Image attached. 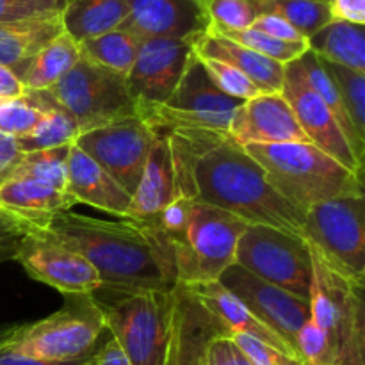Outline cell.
I'll use <instances>...</instances> for the list:
<instances>
[{"mask_svg": "<svg viewBox=\"0 0 365 365\" xmlns=\"http://www.w3.org/2000/svg\"><path fill=\"white\" fill-rule=\"evenodd\" d=\"M48 93L71 114L81 134L138 116L127 78L84 56Z\"/></svg>", "mask_w": 365, "mask_h": 365, "instance_id": "obj_8", "label": "cell"}, {"mask_svg": "<svg viewBox=\"0 0 365 365\" xmlns=\"http://www.w3.org/2000/svg\"><path fill=\"white\" fill-rule=\"evenodd\" d=\"M250 225L241 217L205 203H192L184 232L171 248L175 253L177 284L202 285L220 280L227 267L235 264L241 235Z\"/></svg>", "mask_w": 365, "mask_h": 365, "instance_id": "obj_7", "label": "cell"}, {"mask_svg": "<svg viewBox=\"0 0 365 365\" xmlns=\"http://www.w3.org/2000/svg\"><path fill=\"white\" fill-rule=\"evenodd\" d=\"M232 331L192 294L177 284L171 291L170 365H209L214 339Z\"/></svg>", "mask_w": 365, "mask_h": 365, "instance_id": "obj_17", "label": "cell"}, {"mask_svg": "<svg viewBox=\"0 0 365 365\" xmlns=\"http://www.w3.org/2000/svg\"><path fill=\"white\" fill-rule=\"evenodd\" d=\"M71 145L24 153L20 163L16 164V168H14L11 175L13 177L36 178V180L45 182V184L52 185V187L66 191L68 155H70Z\"/></svg>", "mask_w": 365, "mask_h": 365, "instance_id": "obj_33", "label": "cell"}, {"mask_svg": "<svg viewBox=\"0 0 365 365\" xmlns=\"http://www.w3.org/2000/svg\"><path fill=\"white\" fill-rule=\"evenodd\" d=\"M310 52L328 63L365 73V36L362 25L330 20L307 39Z\"/></svg>", "mask_w": 365, "mask_h": 365, "instance_id": "obj_28", "label": "cell"}, {"mask_svg": "<svg viewBox=\"0 0 365 365\" xmlns=\"http://www.w3.org/2000/svg\"><path fill=\"white\" fill-rule=\"evenodd\" d=\"M63 32L61 14L0 24V64L21 82L34 57Z\"/></svg>", "mask_w": 365, "mask_h": 365, "instance_id": "obj_23", "label": "cell"}, {"mask_svg": "<svg viewBox=\"0 0 365 365\" xmlns=\"http://www.w3.org/2000/svg\"><path fill=\"white\" fill-rule=\"evenodd\" d=\"M257 31L264 32V34L271 36L274 39H280V41L287 43H307V39L292 27L289 21H285L284 18L277 16V14H260L255 20V24L252 25Z\"/></svg>", "mask_w": 365, "mask_h": 365, "instance_id": "obj_42", "label": "cell"}, {"mask_svg": "<svg viewBox=\"0 0 365 365\" xmlns=\"http://www.w3.org/2000/svg\"><path fill=\"white\" fill-rule=\"evenodd\" d=\"M27 232L25 223L0 210V262L14 259L18 242Z\"/></svg>", "mask_w": 365, "mask_h": 365, "instance_id": "obj_41", "label": "cell"}, {"mask_svg": "<svg viewBox=\"0 0 365 365\" xmlns=\"http://www.w3.org/2000/svg\"><path fill=\"white\" fill-rule=\"evenodd\" d=\"M207 31H210V29H207ZM212 32L225 36V38L246 46V48L253 50V52L260 53V56L269 57V59L277 61V63L280 64L292 63V61L299 59V57L309 50V45H307V43L280 41V39L271 38V36L264 34V32L257 31V29L253 27L241 29V31H212Z\"/></svg>", "mask_w": 365, "mask_h": 365, "instance_id": "obj_35", "label": "cell"}, {"mask_svg": "<svg viewBox=\"0 0 365 365\" xmlns=\"http://www.w3.org/2000/svg\"><path fill=\"white\" fill-rule=\"evenodd\" d=\"M171 291L100 285L91 292L130 365H170Z\"/></svg>", "mask_w": 365, "mask_h": 365, "instance_id": "obj_4", "label": "cell"}, {"mask_svg": "<svg viewBox=\"0 0 365 365\" xmlns=\"http://www.w3.org/2000/svg\"><path fill=\"white\" fill-rule=\"evenodd\" d=\"M66 191L29 177H7L0 182V210L21 223L36 225L75 207Z\"/></svg>", "mask_w": 365, "mask_h": 365, "instance_id": "obj_22", "label": "cell"}, {"mask_svg": "<svg viewBox=\"0 0 365 365\" xmlns=\"http://www.w3.org/2000/svg\"><path fill=\"white\" fill-rule=\"evenodd\" d=\"M230 339L255 365H299L302 364L299 360L291 359V356L284 355V353L278 351V349L271 348V346L264 344V342L257 341V339L250 337V335L246 334H232Z\"/></svg>", "mask_w": 365, "mask_h": 365, "instance_id": "obj_40", "label": "cell"}, {"mask_svg": "<svg viewBox=\"0 0 365 365\" xmlns=\"http://www.w3.org/2000/svg\"><path fill=\"white\" fill-rule=\"evenodd\" d=\"M217 282L260 323L274 331L298 359L296 337L303 324L310 319V299L298 298L269 282L260 280L237 264L227 267Z\"/></svg>", "mask_w": 365, "mask_h": 365, "instance_id": "obj_14", "label": "cell"}, {"mask_svg": "<svg viewBox=\"0 0 365 365\" xmlns=\"http://www.w3.org/2000/svg\"><path fill=\"white\" fill-rule=\"evenodd\" d=\"M228 135L241 146L309 143L282 93H264L242 102L232 118Z\"/></svg>", "mask_w": 365, "mask_h": 365, "instance_id": "obj_18", "label": "cell"}, {"mask_svg": "<svg viewBox=\"0 0 365 365\" xmlns=\"http://www.w3.org/2000/svg\"><path fill=\"white\" fill-rule=\"evenodd\" d=\"M298 61L299 64H302L303 75H305L309 86L314 89V93H316V95L327 103L330 113L334 114V118L337 120L341 130L344 132V135L348 138L355 155L364 163L365 141H362V139L359 138V134H356L355 128H353V123L351 120H349L348 113H346L344 103H342L341 96H339L337 88H335L334 81H331L330 75L327 73V70H324L323 64H321L319 57H317L314 52H310V50H307Z\"/></svg>", "mask_w": 365, "mask_h": 365, "instance_id": "obj_31", "label": "cell"}, {"mask_svg": "<svg viewBox=\"0 0 365 365\" xmlns=\"http://www.w3.org/2000/svg\"><path fill=\"white\" fill-rule=\"evenodd\" d=\"M235 264L298 298L310 299L312 255L307 241L277 228L250 225L241 235Z\"/></svg>", "mask_w": 365, "mask_h": 365, "instance_id": "obj_10", "label": "cell"}, {"mask_svg": "<svg viewBox=\"0 0 365 365\" xmlns=\"http://www.w3.org/2000/svg\"><path fill=\"white\" fill-rule=\"evenodd\" d=\"M91 360H89V362H91ZM86 364L88 362H75V364L46 362V360L32 359V356L24 355V353L14 351V349L7 348V346L0 344V365H86Z\"/></svg>", "mask_w": 365, "mask_h": 365, "instance_id": "obj_46", "label": "cell"}, {"mask_svg": "<svg viewBox=\"0 0 365 365\" xmlns=\"http://www.w3.org/2000/svg\"><path fill=\"white\" fill-rule=\"evenodd\" d=\"M260 14H277L292 25L305 39L331 20L327 0H255Z\"/></svg>", "mask_w": 365, "mask_h": 365, "instance_id": "obj_32", "label": "cell"}, {"mask_svg": "<svg viewBox=\"0 0 365 365\" xmlns=\"http://www.w3.org/2000/svg\"><path fill=\"white\" fill-rule=\"evenodd\" d=\"M202 9L210 31H241L260 16L255 0H202Z\"/></svg>", "mask_w": 365, "mask_h": 365, "instance_id": "obj_36", "label": "cell"}, {"mask_svg": "<svg viewBox=\"0 0 365 365\" xmlns=\"http://www.w3.org/2000/svg\"><path fill=\"white\" fill-rule=\"evenodd\" d=\"M262 168L271 187L302 210L331 198L364 195V178L310 143L242 146Z\"/></svg>", "mask_w": 365, "mask_h": 365, "instance_id": "obj_3", "label": "cell"}, {"mask_svg": "<svg viewBox=\"0 0 365 365\" xmlns=\"http://www.w3.org/2000/svg\"><path fill=\"white\" fill-rule=\"evenodd\" d=\"M242 100L225 95L192 53L173 95L157 107L146 123L166 130H207L228 134Z\"/></svg>", "mask_w": 365, "mask_h": 365, "instance_id": "obj_11", "label": "cell"}, {"mask_svg": "<svg viewBox=\"0 0 365 365\" xmlns=\"http://www.w3.org/2000/svg\"><path fill=\"white\" fill-rule=\"evenodd\" d=\"M175 196H177V178H175L170 138L164 128H155V139L143 170L141 180L134 195L130 196L127 220H153L164 207L173 202Z\"/></svg>", "mask_w": 365, "mask_h": 365, "instance_id": "obj_20", "label": "cell"}, {"mask_svg": "<svg viewBox=\"0 0 365 365\" xmlns=\"http://www.w3.org/2000/svg\"><path fill=\"white\" fill-rule=\"evenodd\" d=\"M66 0H0V24L63 13Z\"/></svg>", "mask_w": 365, "mask_h": 365, "instance_id": "obj_39", "label": "cell"}, {"mask_svg": "<svg viewBox=\"0 0 365 365\" xmlns=\"http://www.w3.org/2000/svg\"><path fill=\"white\" fill-rule=\"evenodd\" d=\"M130 14V0H66L61 20L77 43L121 27Z\"/></svg>", "mask_w": 365, "mask_h": 365, "instance_id": "obj_27", "label": "cell"}, {"mask_svg": "<svg viewBox=\"0 0 365 365\" xmlns=\"http://www.w3.org/2000/svg\"><path fill=\"white\" fill-rule=\"evenodd\" d=\"M192 53L228 63L246 75L262 93H282L285 64L264 57L225 36L205 31L192 41Z\"/></svg>", "mask_w": 365, "mask_h": 365, "instance_id": "obj_24", "label": "cell"}, {"mask_svg": "<svg viewBox=\"0 0 365 365\" xmlns=\"http://www.w3.org/2000/svg\"><path fill=\"white\" fill-rule=\"evenodd\" d=\"M93 365H130V362L123 355V351L116 344V341L109 337L100 346L96 355L93 356Z\"/></svg>", "mask_w": 365, "mask_h": 365, "instance_id": "obj_45", "label": "cell"}, {"mask_svg": "<svg viewBox=\"0 0 365 365\" xmlns=\"http://www.w3.org/2000/svg\"><path fill=\"white\" fill-rule=\"evenodd\" d=\"M141 43L143 39L134 32L125 27H118L102 36L86 39L78 45H81L82 56L127 78L128 71L138 57Z\"/></svg>", "mask_w": 365, "mask_h": 365, "instance_id": "obj_30", "label": "cell"}, {"mask_svg": "<svg viewBox=\"0 0 365 365\" xmlns=\"http://www.w3.org/2000/svg\"><path fill=\"white\" fill-rule=\"evenodd\" d=\"M299 365H309V364H303V362H302V364H299Z\"/></svg>", "mask_w": 365, "mask_h": 365, "instance_id": "obj_50", "label": "cell"}, {"mask_svg": "<svg viewBox=\"0 0 365 365\" xmlns=\"http://www.w3.org/2000/svg\"><path fill=\"white\" fill-rule=\"evenodd\" d=\"M27 228L63 242L84 257L102 285L171 291L177 285L175 253L170 241L141 221H106L66 210Z\"/></svg>", "mask_w": 365, "mask_h": 365, "instance_id": "obj_2", "label": "cell"}, {"mask_svg": "<svg viewBox=\"0 0 365 365\" xmlns=\"http://www.w3.org/2000/svg\"><path fill=\"white\" fill-rule=\"evenodd\" d=\"M66 191L75 203H84L127 220L130 195L77 145L70 146Z\"/></svg>", "mask_w": 365, "mask_h": 365, "instance_id": "obj_21", "label": "cell"}, {"mask_svg": "<svg viewBox=\"0 0 365 365\" xmlns=\"http://www.w3.org/2000/svg\"><path fill=\"white\" fill-rule=\"evenodd\" d=\"M81 57V45L63 32L34 57L21 84L29 91H48L75 66Z\"/></svg>", "mask_w": 365, "mask_h": 365, "instance_id": "obj_29", "label": "cell"}, {"mask_svg": "<svg viewBox=\"0 0 365 365\" xmlns=\"http://www.w3.org/2000/svg\"><path fill=\"white\" fill-rule=\"evenodd\" d=\"M166 132L177 195L227 210L248 225L303 237L305 214L271 187L262 168L230 135L207 130Z\"/></svg>", "mask_w": 365, "mask_h": 365, "instance_id": "obj_1", "label": "cell"}, {"mask_svg": "<svg viewBox=\"0 0 365 365\" xmlns=\"http://www.w3.org/2000/svg\"><path fill=\"white\" fill-rule=\"evenodd\" d=\"M41 118V109L29 96L18 98H0V132L18 139L32 130Z\"/></svg>", "mask_w": 365, "mask_h": 365, "instance_id": "obj_38", "label": "cell"}, {"mask_svg": "<svg viewBox=\"0 0 365 365\" xmlns=\"http://www.w3.org/2000/svg\"><path fill=\"white\" fill-rule=\"evenodd\" d=\"M334 81L344 109L359 138L365 141V73L319 59Z\"/></svg>", "mask_w": 365, "mask_h": 365, "instance_id": "obj_34", "label": "cell"}, {"mask_svg": "<svg viewBox=\"0 0 365 365\" xmlns=\"http://www.w3.org/2000/svg\"><path fill=\"white\" fill-rule=\"evenodd\" d=\"M14 260L29 277L64 296L91 294L102 285L100 274L84 257L32 228L18 242Z\"/></svg>", "mask_w": 365, "mask_h": 365, "instance_id": "obj_15", "label": "cell"}, {"mask_svg": "<svg viewBox=\"0 0 365 365\" xmlns=\"http://www.w3.org/2000/svg\"><path fill=\"white\" fill-rule=\"evenodd\" d=\"M198 59L200 63H202V66L205 68L207 73H209V77L212 78L214 84H216L225 95L232 96V98L242 100V102L264 95V93L260 91L242 71H239L237 68L230 66V64L223 63V61L209 59V57H198Z\"/></svg>", "mask_w": 365, "mask_h": 365, "instance_id": "obj_37", "label": "cell"}, {"mask_svg": "<svg viewBox=\"0 0 365 365\" xmlns=\"http://www.w3.org/2000/svg\"><path fill=\"white\" fill-rule=\"evenodd\" d=\"M303 237L331 267L365 282V195L341 196L310 207Z\"/></svg>", "mask_w": 365, "mask_h": 365, "instance_id": "obj_9", "label": "cell"}, {"mask_svg": "<svg viewBox=\"0 0 365 365\" xmlns=\"http://www.w3.org/2000/svg\"><path fill=\"white\" fill-rule=\"evenodd\" d=\"M331 20L365 25V0H328Z\"/></svg>", "mask_w": 365, "mask_h": 365, "instance_id": "obj_43", "label": "cell"}, {"mask_svg": "<svg viewBox=\"0 0 365 365\" xmlns=\"http://www.w3.org/2000/svg\"><path fill=\"white\" fill-rule=\"evenodd\" d=\"M25 93L24 84L20 78L0 64V98H18Z\"/></svg>", "mask_w": 365, "mask_h": 365, "instance_id": "obj_47", "label": "cell"}, {"mask_svg": "<svg viewBox=\"0 0 365 365\" xmlns=\"http://www.w3.org/2000/svg\"><path fill=\"white\" fill-rule=\"evenodd\" d=\"M21 155L24 153L18 148L16 139L0 132V182L6 180L13 173L16 164L20 163Z\"/></svg>", "mask_w": 365, "mask_h": 365, "instance_id": "obj_44", "label": "cell"}, {"mask_svg": "<svg viewBox=\"0 0 365 365\" xmlns=\"http://www.w3.org/2000/svg\"><path fill=\"white\" fill-rule=\"evenodd\" d=\"M327 2H328V0H327Z\"/></svg>", "mask_w": 365, "mask_h": 365, "instance_id": "obj_51", "label": "cell"}, {"mask_svg": "<svg viewBox=\"0 0 365 365\" xmlns=\"http://www.w3.org/2000/svg\"><path fill=\"white\" fill-rule=\"evenodd\" d=\"M310 255V321L327 335L331 365H365V282L342 274L316 250Z\"/></svg>", "mask_w": 365, "mask_h": 365, "instance_id": "obj_6", "label": "cell"}, {"mask_svg": "<svg viewBox=\"0 0 365 365\" xmlns=\"http://www.w3.org/2000/svg\"><path fill=\"white\" fill-rule=\"evenodd\" d=\"M187 287V285H185ZM192 291V294L232 331V334H246L250 337L257 339V341L264 342V344L271 346V348L278 349L284 355L291 356V359L298 360L292 355L291 349L287 348L284 341L278 337L274 331H271L269 328L264 323H260L237 298H235L232 292H228L220 282H210V284H202V285H192L189 287Z\"/></svg>", "mask_w": 365, "mask_h": 365, "instance_id": "obj_25", "label": "cell"}, {"mask_svg": "<svg viewBox=\"0 0 365 365\" xmlns=\"http://www.w3.org/2000/svg\"><path fill=\"white\" fill-rule=\"evenodd\" d=\"M153 139L155 128L139 116H132L84 132L75 139L73 145L88 153L132 196L141 180Z\"/></svg>", "mask_w": 365, "mask_h": 365, "instance_id": "obj_12", "label": "cell"}, {"mask_svg": "<svg viewBox=\"0 0 365 365\" xmlns=\"http://www.w3.org/2000/svg\"><path fill=\"white\" fill-rule=\"evenodd\" d=\"M232 346H234V360H235V365H255L252 362V360L248 359V356L245 355V353L241 351V349L235 346V342L232 341Z\"/></svg>", "mask_w": 365, "mask_h": 365, "instance_id": "obj_48", "label": "cell"}, {"mask_svg": "<svg viewBox=\"0 0 365 365\" xmlns=\"http://www.w3.org/2000/svg\"><path fill=\"white\" fill-rule=\"evenodd\" d=\"M86 365H93V360H91V362H88V364H86Z\"/></svg>", "mask_w": 365, "mask_h": 365, "instance_id": "obj_49", "label": "cell"}, {"mask_svg": "<svg viewBox=\"0 0 365 365\" xmlns=\"http://www.w3.org/2000/svg\"><path fill=\"white\" fill-rule=\"evenodd\" d=\"M282 96L294 113L296 121L310 145L323 150L342 166L364 178V163L355 155L348 138L341 130L327 103L309 86L298 59L285 64Z\"/></svg>", "mask_w": 365, "mask_h": 365, "instance_id": "obj_16", "label": "cell"}, {"mask_svg": "<svg viewBox=\"0 0 365 365\" xmlns=\"http://www.w3.org/2000/svg\"><path fill=\"white\" fill-rule=\"evenodd\" d=\"M191 56V39H143L138 57L127 75L128 91L141 120H146L173 95Z\"/></svg>", "mask_w": 365, "mask_h": 365, "instance_id": "obj_13", "label": "cell"}, {"mask_svg": "<svg viewBox=\"0 0 365 365\" xmlns=\"http://www.w3.org/2000/svg\"><path fill=\"white\" fill-rule=\"evenodd\" d=\"M25 95L41 109V118L32 127V130L16 139V145L21 153L59 148V146L75 143V139L81 135L77 123L71 118V114L48 91H29V89H25Z\"/></svg>", "mask_w": 365, "mask_h": 365, "instance_id": "obj_26", "label": "cell"}, {"mask_svg": "<svg viewBox=\"0 0 365 365\" xmlns=\"http://www.w3.org/2000/svg\"><path fill=\"white\" fill-rule=\"evenodd\" d=\"M64 298V305L57 312L0 331V344L46 362H89L107 331L102 310L91 294Z\"/></svg>", "mask_w": 365, "mask_h": 365, "instance_id": "obj_5", "label": "cell"}, {"mask_svg": "<svg viewBox=\"0 0 365 365\" xmlns=\"http://www.w3.org/2000/svg\"><path fill=\"white\" fill-rule=\"evenodd\" d=\"M121 27L141 39L178 38L195 41L207 31L202 0H130V14Z\"/></svg>", "mask_w": 365, "mask_h": 365, "instance_id": "obj_19", "label": "cell"}]
</instances>
